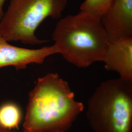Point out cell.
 Instances as JSON below:
<instances>
[{"label": "cell", "mask_w": 132, "mask_h": 132, "mask_svg": "<svg viewBox=\"0 0 132 132\" xmlns=\"http://www.w3.org/2000/svg\"><path fill=\"white\" fill-rule=\"evenodd\" d=\"M52 38L59 54L79 68L102 61L109 43L100 17L81 11L60 19Z\"/></svg>", "instance_id": "2"}, {"label": "cell", "mask_w": 132, "mask_h": 132, "mask_svg": "<svg viewBox=\"0 0 132 132\" xmlns=\"http://www.w3.org/2000/svg\"><path fill=\"white\" fill-rule=\"evenodd\" d=\"M0 132H12L11 130H8L2 127L1 125H0Z\"/></svg>", "instance_id": "11"}, {"label": "cell", "mask_w": 132, "mask_h": 132, "mask_svg": "<svg viewBox=\"0 0 132 132\" xmlns=\"http://www.w3.org/2000/svg\"><path fill=\"white\" fill-rule=\"evenodd\" d=\"M114 0H85L81 5V11L89 12L101 17Z\"/></svg>", "instance_id": "9"}, {"label": "cell", "mask_w": 132, "mask_h": 132, "mask_svg": "<svg viewBox=\"0 0 132 132\" xmlns=\"http://www.w3.org/2000/svg\"><path fill=\"white\" fill-rule=\"evenodd\" d=\"M67 0H10L7 10L0 22V35L7 42L41 45L47 40L35 35L45 19H60Z\"/></svg>", "instance_id": "4"}, {"label": "cell", "mask_w": 132, "mask_h": 132, "mask_svg": "<svg viewBox=\"0 0 132 132\" xmlns=\"http://www.w3.org/2000/svg\"><path fill=\"white\" fill-rule=\"evenodd\" d=\"M58 53L53 45L37 49L12 46L0 35V68L13 66L16 70L24 69L31 64H42L50 55Z\"/></svg>", "instance_id": "6"}, {"label": "cell", "mask_w": 132, "mask_h": 132, "mask_svg": "<svg viewBox=\"0 0 132 132\" xmlns=\"http://www.w3.org/2000/svg\"><path fill=\"white\" fill-rule=\"evenodd\" d=\"M38 132V131H25V130H23L22 132Z\"/></svg>", "instance_id": "12"}, {"label": "cell", "mask_w": 132, "mask_h": 132, "mask_svg": "<svg viewBox=\"0 0 132 132\" xmlns=\"http://www.w3.org/2000/svg\"><path fill=\"white\" fill-rule=\"evenodd\" d=\"M102 61L108 71L132 81V38H121L109 43Z\"/></svg>", "instance_id": "7"}, {"label": "cell", "mask_w": 132, "mask_h": 132, "mask_svg": "<svg viewBox=\"0 0 132 132\" xmlns=\"http://www.w3.org/2000/svg\"><path fill=\"white\" fill-rule=\"evenodd\" d=\"M87 116L95 132H131L132 81L120 77L101 82L88 101Z\"/></svg>", "instance_id": "3"}, {"label": "cell", "mask_w": 132, "mask_h": 132, "mask_svg": "<svg viewBox=\"0 0 132 132\" xmlns=\"http://www.w3.org/2000/svg\"><path fill=\"white\" fill-rule=\"evenodd\" d=\"M20 109L16 104L8 102L0 106V125L11 130L19 127L21 119Z\"/></svg>", "instance_id": "8"}, {"label": "cell", "mask_w": 132, "mask_h": 132, "mask_svg": "<svg viewBox=\"0 0 132 132\" xmlns=\"http://www.w3.org/2000/svg\"><path fill=\"white\" fill-rule=\"evenodd\" d=\"M84 108L67 81L57 73L48 74L30 92L23 130L66 132Z\"/></svg>", "instance_id": "1"}, {"label": "cell", "mask_w": 132, "mask_h": 132, "mask_svg": "<svg viewBox=\"0 0 132 132\" xmlns=\"http://www.w3.org/2000/svg\"><path fill=\"white\" fill-rule=\"evenodd\" d=\"M101 20L109 43L132 38V0H114Z\"/></svg>", "instance_id": "5"}, {"label": "cell", "mask_w": 132, "mask_h": 132, "mask_svg": "<svg viewBox=\"0 0 132 132\" xmlns=\"http://www.w3.org/2000/svg\"><path fill=\"white\" fill-rule=\"evenodd\" d=\"M6 0H0V21L2 19L4 13L3 10V6Z\"/></svg>", "instance_id": "10"}]
</instances>
